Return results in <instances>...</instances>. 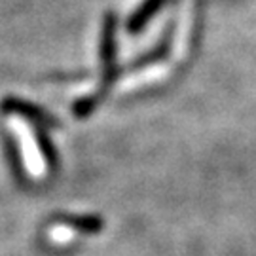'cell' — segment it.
<instances>
[{"label": "cell", "instance_id": "cell-4", "mask_svg": "<svg viewBox=\"0 0 256 256\" xmlns=\"http://www.w3.org/2000/svg\"><path fill=\"white\" fill-rule=\"evenodd\" d=\"M48 241L52 245H68L72 243L76 236H78V230L74 224H66V222H59V224H54L48 228Z\"/></svg>", "mask_w": 256, "mask_h": 256}, {"label": "cell", "instance_id": "cell-2", "mask_svg": "<svg viewBox=\"0 0 256 256\" xmlns=\"http://www.w3.org/2000/svg\"><path fill=\"white\" fill-rule=\"evenodd\" d=\"M167 64L164 63H154L148 64L144 68H140L137 72L126 76L122 82L118 84V92L120 93H128L133 92V90H138V88H144V86H150V84H156L160 80H164L167 76Z\"/></svg>", "mask_w": 256, "mask_h": 256}, {"label": "cell", "instance_id": "cell-1", "mask_svg": "<svg viewBox=\"0 0 256 256\" xmlns=\"http://www.w3.org/2000/svg\"><path fill=\"white\" fill-rule=\"evenodd\" d=\"M8 126L14 131V135L18 138L19 144V154L27 171L34 180L44 178L48 173V164L46 158L42 154V150L38 146V140L34 137V131L28 126V122L19 114H10L8 116Z\"/></svg>", "mask_w": 256, "mask_h": 256}, {"label": "cell", "instance_id": "cell-3", "mask_svg": "<svg viewBox=\"0 0 256 256\" xmlns=\"http://www.w3.org/2000/svg\"><path fill=\"white\" fill-rule=\"evenodd\" d=\"M190 36H192V16H190V12H186L180 25L176 28V34H174L173 40L171 55H173L174 61H182L184 59V55L188 52V46H190Z\"/></svg>", "mask_w": 256, "mask_h": 256}]
</instances>
